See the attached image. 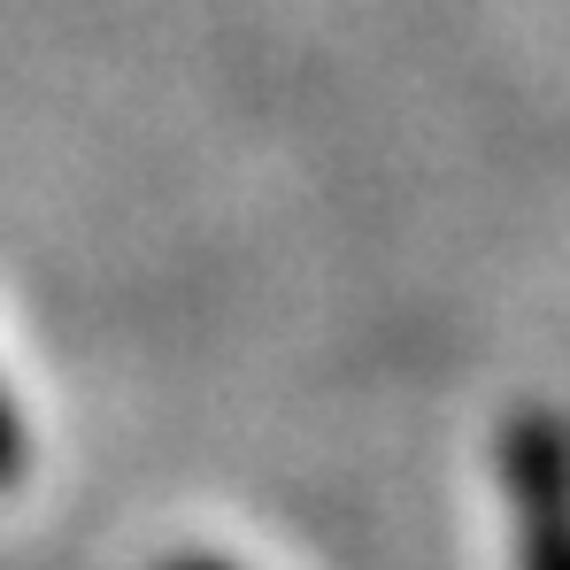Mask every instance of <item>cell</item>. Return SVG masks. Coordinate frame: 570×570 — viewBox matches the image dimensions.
<instances>
[{"instance_id":"cell-1","label":"cell","mask_w":570,"mask_h":570,"mask_svg":"<svg viewBox=\"0 0 570 570\" xmlns=\"http://www.w3.org/2000/svg\"><path fill=\"white\" fill-rule=\"evenodd\" d=\"M501 478H509L524 570H570V424L563 416L524 409L501 440Z\"/></svg>"},{"instance_id":"cell-2","label":"cell","mask_w":570,"mask_h":570,"mask_svg":"<svg viewBox=\"0 0 570 570\" xmlns=\"http://www.w3.org/2000/svg\"><path fill=\"white\" fill-rule=\"evenodd\" d=\"M23 478V416H16V401L0 393V485H16Z\"/></svg>"},{"instance_id":"cell-3","label":"cell","mask_w":570,"mask_h":570,"mask_svg":"<svg viewBox=\"0 0 570 570\" xmlns=\"http://www.w3.org/2000/svg\"><path fill=\"white\" fill-rule=\"evenodd\" d=\"M170 570H224V563H200V556H186V563H170Z\"/></svg>"}]
</instances>
